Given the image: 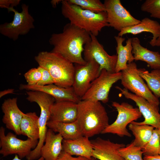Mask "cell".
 <instances>
[{
  "instance_id": "1",
  "label": "cell",
  "mask_w": 160,
  "mask_h": 160,
  "mask_svg": "<svg viewBox=\"0 0 160 160\" xmlns=\"http://www.w3.org/2000/svg\"><path fill=\"white\" fill-rule=\"evenodd\" d=\"M91 40L89 33L69 23L64 26L62 32L52 34L49 42L53 47L52 52L61 55L73 64L84 65L87 62L82 55L84 46Z\"/></svg>"
},
{
  "instance_id": "2",
  "label": "cell",
  "mask_w": 160,
  "mask_h": 160,
  "mask_svg": "<svg viewBox=\"0 0 160 160\" xmlns=\"http://www.w3.org/2000/svg\"><path fill=\"white\" fill-rule=\"evenodd\" d=\"M78 106L76 121L83 136L89 138L101 133L109 125L107 113L100 101L81 100Z\"/></svg>"
},
{
  "instance_id": "3",
  "label": "cell",
  "mask_w": 160,
  "mask_h": 160,
  "mask_svg": "<svg viewBox=\"0 0 160 160\" xmlns=\"http://www.w3.org/2000/svg\"><path fill=\"white\" fill-rule=\"evenodd\" d=\"M61 13L70 23L97 36L103 28L109 27L106 12L95 13L62 0Z\"/></svg>"
},
{
  "instance_id": "4",
  "label": "cell",
  "mask_w": 160,
  "mask_h": 160,
  "mask_svg": "<svg viewBox=\"0 0 160 160\" xmlns=\"http://www.w3.org/2000/svg\"><path fill=\"white\" fill-rule=\"evenodd\" d=\"M34 59L39 66L49 72L54 84L65 88L72 86L75 70L73 63L61 55L51 51L40 52Z\"/></svg>"
},
{
  "instance_id": "5",
  "label": "cell",
  "mask_w": 160,
  "mask_h": 160,
  "mask_svg": "<svg viewBox=\"0 0 160 160\" xmlns=\"http://www.w3.org/2000/svg\"><path fill=\"white\" fill-rule=\"evenodd\" d=\"M28 100L31 102L37 103L40 109V115L38 120L39 129L38 142L36 147L26 157L27 160H34L41 157V149L44 144L48 130L47 124L50 119L51 108L55 100L51 95L40 91L31 92L28 95Z\"/></svg>"
},
{
  "instance_id": "6",
  "label": "cell",
  "mask_w": 160,
  "mask_h": 160,
  "mask_svg": "<svg viewBox=\"0 0 160 160\" xmlns=\"http://www.w3.org/2000/svg\"><path fill=\"white\" fill-rule=\"evenodd\" d=\"M121 72V83L124 88L145 99L159 111V100L153 94L139 75L135 63L127 64V68Z\"/></svg>"
},
{
  "instance_id": "7",
  "label": "cell",
  "mask_w": 160,
  "mask_h": 160,
  "mask_svg": "<svg viewBox=\"0 0 160 160\" xmlns=\"http://www.w3.org/2000/svg\"><path fill=\"white\" fill-rule=\"evenodd\" d=\"M28 6L25 4L21 6L22 11L19 12L14 8L9 9L8 12H13V20L0 25V33L3 36L15 41L20 36L28 33L34 29V19L29 13Z\"/></svg>"
},
{
  "instance_id": "8",
  "label": "cell",
  "mask_w": 160,
  "mask_h": 160,
  "mask_svg": "<svg viewBox=\"0 0 160 160\" xmlns=\"http://www.w3.org/2000/svg\"><path fill=\"white\" fill-rule=\"evenodd\" d=\"M112 105L116 109L118 115L115 121L109 124L101 134L111 133L122 137L124 136L131 137V134L127 128V125L142 116L138 108H134L132 105L125 102L121 104L112 102Z\"/></svg>"
},
{
  "instance_id": "9",
  "label": "cell",
  "mask_w": 160,
  "mask_h": 160,
  "mask_svg": "<svg viewBox=\"0 0 160 160\" xmlns=\"http://www.w3.org/2000/svg\"><path fill=\"white\" fill-rule=\"evenodd\" d=\"M122 73L111 72L103 69L99 76L91 83L88 90L81 98L82 100L101 101L105 103L109 100V94L113 85L121 80Z\"/></svg>"
},
{
  "instance_id": "10",
  "label": "cell",
  "mask_w": 160,
  "mask_h": 160,
  "mask_svg": "<svg viewBox=\"0 0 160 160\" xmlns=\"http://www.w3.org/2000/svg\"><path fill=\"white\" fill-rule=\"evenodd\" d=\"M5 129L0 128V153L3 157L15 154L20 159L26 157L31 150L36 146L39 140L28 138L25 140L18 138L16 134L9 132L6 135Z\"/></svg>"
},
{
  "instance_id": "11",
  "label": "cell",
  "mask_w": 160,
  "mask_h": 160,
  "mask_svg": "<svg viewBox=\"0 0 160 160\" xmlns=\"http://www.w3.org/2000/svg\"><path fill=\"white\" fill-rule=\"evenodd\" d=\"M104 4L109 27L120 32L123 29L141 22L134 17L124 8L120 0H105Z\"/></svg>"
},
{
  "instance_id": "12",
  "label": "cell",
  "mask_w": 160,
  "mask_h": 160,
  "mask_svg": "<svg viewBox=\"0 0 160 160\" xmlns=\"http://www.w3.org/2000/svg\"><path fill=\"white\" fill-rule=\"evenodd\" d=\"M72 85L76 94L81 99L90 87L92 83L100 75V65L94 60L84 65L75 64Z\"/></svg>"
},
{
  "instance_id": "13",
  "label": "cell",
  "mask_w": 160,
  "mask_h": 160,
  "mask_svg": "<svg viewBox=\"0 0 160 160\" xmlns=\"http://www.w3.org/2000/svg\"><path fill=\"white\" fill-rule=\"evenodd\" d=\"M90 34L91 40L84 47V59L86 62L94 60L99 65L100 72L103 69H105L110 72H115L117 55H109L99 42L96 36Z\"/></svg>"
},
{
  "instance_id": "14",
  "label": "cell",
  "mask_w": 160,
  "mask_h": 160,
  "mask_svg": "<svg viewBox=\"0 0 160 160\" xmlns=\"http://www.w3.org/2000/svg\"><path fill=\"white\" fill-rule=\"evenodd\" d=\"M116 88L121 92V94L125 97L134 101L142 115L144 118V120L142 122H136L139 125L146 124L159 129L160 128V113L159 111L156 109L147 100L143 98L128 92V90L123 89L118 86Z\"/></svg>"
},
{
  "instance_id": "15",
  "label": "cell",
  "mask_w": 160,
  "mask_h": 160,
  "mask_svg": "<svg viewBox=\"0 0 160 160\" xmlns=\"http://www.w3.org/2000/svg\"><path fill=\"white\" fill-rule=\"evenodd\" d=\"M91 142L93 149L92 157L98 160H126L119 152L120 148L126 146L124 144L100 137Z\"/></svg>"
},
{
  "instance_id": "16",
  "label": "cell",
  "mask_w": 160,
  "mask_h": 160,
  "mask_svg": "<svg viewBox=\"0 0 160 160\" xmlns=\"http://www.w3.org/2000/svg\"><path fill=\"white\" fill-rule=\"evenodd\" d=\"M20 90L27 91H37L47 93L53 97L55 101H70L76 103L81 100V99L75 93L72 87L65 88L57 86L54 84L41 86L37 85L30 86L27 84H20Z\"/></svg>"
},
{
  "instance_id": "17",
  "label": "cell",
  "mask_w": 160,
  "mask_h": 160,
  "mask_svg": "<svg viewBox=\"0 0 160 160\" xmlns=\"http://www.w3.org/2000/svg\"><path fill=\"white\" fill-rule=\"evenodd\" d=\"M17 98H8L4 100L1 108L4 115L2 121L6 128L13 131L16 135H21L20 124L23 113L18 108Z\"/></svg>"
},
{
  "instance_id": "18",
  "label": "cell",
  "mask_w": 160,
  "mask_h": 160,
  "mask_svg": "<svg viewBox=\"0 0 160 160\" xmlns=\"http://www.w3.org/2000/svg\"><path fill=\"white\" fill-rule=\"evenodd\" d=\"M78 103L70 101H55L51 109L50 120L65 123L76 121Z\"/></svg>"
},
{
  "instance_id": "19",
  "label": "cell",
  "mask_w": 160,
  "mask_h": 160,
  "mask_svg": "<svg viewBox=\"0 0 160 160\" xmlns=\"http://www.w3.org/2000/svg\"><path fill=\"white\" fill-rule=\"evenodd\" d=\"M89 138L83 136L73 140L63 139V150L71 155L83 156L91 160L93 149Z\"/></svg>"
},
{
  "instance_id": "20",
  "label": "cell",
  "mask_w": 160,
  "mask_h": 160,
  "mask_svg": "<svg viewBox=\"0 0 160 160\" xmlns=\"http://www.w3.org/2000/svg\"><path fill=\"white\" fill-rule=\"evenodd\" d=\"M63 138L59 133L55 134L49 128L45 142L41 150V156L44 160H57L63 150Z\"/></svg>"
},
{
  "instance_id": "21",
  "label": "cell",
  "mask_w": 160,
  "mask_h": 160,
  "mask_svg": "<svg viewBox=\"0 0 160 160\" xmlns=\"http://www.w3.org/2000/svg\"><path fill=\"white\" fill-rule=\"evenodd\" d=\"M143 32H149L152 34V39L149 43L153 47L155 41L160 35V24L156 21L145 17L141 20L140 23L123 29L118 36L122 37L127 33L136 35Z\"/></svg>"
},
{
  "instance_id": "22",
  "label": "cell",
  "mask_w": 160,
  "mask_h": 160,
  "mask_svg": "<svg viewBox=\"0 0 160 160\" xmlns=\"http://www.w3.org/2000/svg\"><path fill=\"white\" fill-rule=\"evenodd\" d=\"M132 51L134 60L146 62L152 69H160V54L153 51L142 46L137 37L132 38Z\"/></svg>"
},
{
  "instance_id": "23",
  "label": "cell",
  "mask_w": 160,
  "mask_h": 160,
  "mask_svg": "<svg viewBox=\"0 0 160 160\" xmlns=\"http://www.w3.org/2000/svg\"><path fill=\"white\" fill-rule=\"evenodd\" d=\"M114 38L117 43L116 50L117 56L115 72L117 73L126 69L127 63L128 64L133 62L134 58L132 53V38H128L126 41V45L123 46L124 38L118 36Z\"/></svg>"
},
{
  "instance_id": "24",
  "label": "cell",
  "mask_w": 160,
  "mask_h": 160,
  "mask_svg": "<svg viewBox=\"0 0 160 160\" xmlns=\"http://www.w3.org/2000/svg\"><path fill=\"white\" fill-rule=\"evenodd\" d=\"M47 126L54 132L60 134L63 139L73 140L83 136L77 121L65 123L49 120Z\"/></svg>"
},
{
  "instance_id": "25",
  "label": "cell",
  "mask_w": 160,
  "mask_h": 160,
  "mask_svg": "<svg viewBox=\"0 0 160 160\" xmlns=\"http://www.w3.org/2000/svg\"><path fill=\"white\" fill-rule=\"evenodd\" d=\"M39 117L35 112L24 113L21 121L20 128L21 135L33 140L39 139L38 124Z\"/></svg>"
},
{
  "instance_id": "26",
  "label": "cell",
  "mask_w": 160,
  "mask_h": 160,
  "mask_svg": "<svg viewBox=\"0 0 160 160\" xmlns=\"http://www.w3.org/2000/svg\"><path fill=\"white\" fill-rule=\"evenodd\" d=\"M129 128L135 137L133 142L137 146L142 148L148 142L152 136L154 127L151 126L139 125L133 121L129 125Z\"/></svg>"
},
{
  "instance_id": "27",
  "label": "cell",
  "mask_w": 160,
  "mask_h": 160,
  "mask_svg": "<svg viewBox=\"0 0 160 160\" xmlns=\"http://www.w3.org/2000/svg\"><path fill=\"white\" fill-rule=\"evenodd\" d=\"M138 71L150 91L157 98L160 97V69H153L149 72L145 69L140 68Z\"/></svg>"
},
{
  "instance_id": "28",
  "label": "cell",
  "mask_w": 160,
  "mask_h": 160,
  "mask_svg": "<svg viewBox=\"0 0 160 160\" xmlns=\"http://www.w3.org/2000/svg\"><path fill=\"white\" fill-rule=\"evenodd\" d=\"M67 1L70 4L76 5L83 9L95 13L105 12L104 3L100 0H67Z\"/></svg>"
},
{
  "instance_id": "29",
  "label": "cell",
  "mask_w": 160,
  "mask_h": 160,
  "mask_svg": "<svg viewBox=\"0 0 160 160\" xmlns=\"http://www.w3.org/2000/svg\"><path fill=\"white\" fill-rule=\"evenodd\" d=\"M142 150L144 156H152L159 155L160 137L158 129H154L151 139Z\"/></svg>"
},
{
  "instance_id": "30",
  "label": "cell",
  "mask_w": 160,
  "mask_h": 160,
  "mask_svg": "<svg viewBox=\"0 0 160 160\" xmlns=\"http://www.w3.org/2000/svg\"><path fill=\"white\" fill-rule=\"evenodd\" d=\"M142 148L136 145L133 141L124 147L119 149L121 155L126 160H144Z\"/></svg>"
},
{
  "instance_id": "31",
  "label": "cell",
  "mask_w": 160,
  "mask_h": 160,
  "mask_svg": "<svg viewBox=\"0 0 160 160\" xmlns=\"http://www.w3.org/2000/svg\"><path fill=\"white\" fill-rule=\"evenodd\" d=\"M141 9L149 13L151 17L160 19V0H146L142 4Z\"/></svg>"
},
{
  "instance_id": "32",
  "label": "cell",
  "mask_w": 160,
  "mask_h": 160,
  "mask_svg": "<svg viewBox=\"0 0 160 160\" xmlns=\"http://www.w3.org/2000/svg\"><path fill=\"white\" fill-rule=\"evenodd\" d=\"M41 72L38 67L31 68L24 74L27 84L30 86L36 85L41 79Z\"/></svg>"
},
{
  "instance_id": "33",
  "label": "cell",
  "mask_w": 160,
  "mask_h": 160,
  "mask_svg": "<svg viewBox=\"0 0 160 160\" xmlns=\"http://www.w3.org/2000/svg\"><path fill=\"white\" fill-rule=\"evenodd\" d=\"M38 67L41 72L42 76L41 79L36 85L44 86L54 84V80L49 72L41 66Z\"/></svg>"
},
{
  "instance_id": "34",
  "label": "cell",
  "mask_w": 160,
  "mask_h": 160,
  "mask_svg": "<svg viewBox=\"0 0 160 160\" xmlns=\"http://www.w3.org/2000/svg\"><path fill=\"white\" fill-rule=\"evenodd\" d=\"M57 160H89L87 158L82 156L76 157L72 156L65 151L62 150Z\"/></svg>"
},
{
  "instance_id": "35",
  "label": "cell",
  "mask_w": 160,
  "mask_h": 160,
  "mask_svg": "<svg viewBox=\"0 0 160 160\" xmlns=\"http://www.w3.org/2000/svg\"><path fill=\"white\" fill-rule=\"evenodd\" d=\"M20 0H0V7L2 8H6L7 10L14 8L19 4Z\"/></svg>"
},
{
  "instance_id": "36",
  "label": "cell",
  "mask_w": 160,
  "mask_h": 160,
  "mask_svg": "<svg viewBox=\"0 0 160 160\" xmlns=\"http://www.w3.org/2000/svg\"><path fill=\"white\" fill-rule=\"evenodd\" d=\"M143 159L144 160H160V155L152 156H144Z\"/></svg>"
},
{
  "instance_id": "37",
  "label": "cell",
  "mask_w": 160,
  "mask_h": 160,
  "mask_svg": "<svg viewBox=\"0 0 160 160\" xmlns=\"http://www.w3.org/2000/svg\"><path fill=\"white\" fill-rule=\"evenodd\" d=\"M14 92V89H8L1 91L0 92V97L1 98L3 96L8 94L13 93Z\"/></svg>"
},
{
  "instance_id": "38",
  "label": "cell",
  "mask_w": 160,
  "mask_h": 160,
  "mask_svg": "<svg viewBox=\"0 0 160 160\" xmlns=\"http://www.w3.org/2000/svg\"><path fill=\"white\" fill-rule=\"evenodd\" d=\"M61 0H53L51 1V4L53 7H55L57 4L62 2Z\"/></svg>"
},
{
  "instance_id": "39",
  "label": "cell",
  "mask_w": 160,
  "mask_h": 160,
  "mask_svg": "<svg viewBox=\"0 0 160 160\" xmlns=\"http://www.w3.org/2000/svg\"><path fill=\"white\" fill-rule=\"evenodd\" d=\"M154 46H160V35L155 41L153 45Z\"/></svg>"
},
{
  "instance_id": "40",
  "label": "cell",
  "mask_w": 160,
  "mask_h": 160,
  "mask_svg": "<svg viewBox=\"0 0 160 160\" xmlns=\"http://www.w3.org/2000/svg\"><path fill=\"white\" fill-rule=\"evenodd\" d=\"M12 160H21V159L19 158L18 156L17 155H15L14 158ZM36 160H44V159L42 157H41L39 159Z\"/></svg>"
},
{
  "instance_id": "41",
  "label": "cell",
  "mask_w": 160,
  "mask_h": 160,
  "mask_svg": "<svg viewBox=\"0 0 160 160\" xmlns=\"http://www.w3.org/2000/svg\"><path fill=\"white\" fill-rule=\"evenodd\" d=\"M158 129V132H159V136H160V128ZM159 155H160V151L159 152Z\"/></svg>"
},
{
  "instance_id": "42",
  "label": "cell",
  "mask_w": 160,
  "mask_h": 160,
  "mask_svg": "<svg viewBox=\"0 0 160 160\" xmlns=\"http://www.w3.org/2000/svg\"><path fill=\"white\" fill-rule=\"evenodd\" d=\"M91 160H98L92 157L91 158Z\"/></svg>"
}]
</instances>
